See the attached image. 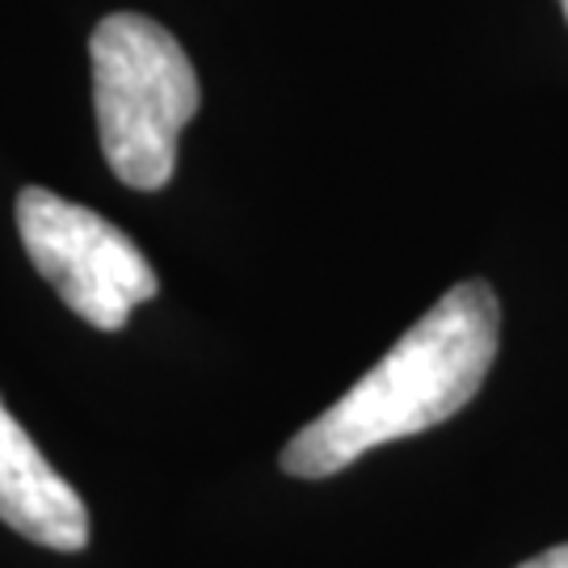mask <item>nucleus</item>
<instances>
[{
  "mask_svg": "<svg viewBox=\"0 0 568 568\" xmlns=\"http://www.w3.org/2000/svg\"><path fill=\"white\" fill-rule=\"evenodd\" d=\"M102 152L131 190H161L178 169V135L203 89L182 42L143 13H110L89 39Z\"/></svg>",
  "mask_w": 568,
  "mask_h": 568,
  "instance_id": "f03ea898",
  "label": "nucleus"
},
{
  "mask_svg": "<svg viewBox=\"0 0 568 568\" xmlns=\"http://www.w3.org/2000/svg\"><path fill=\"white\" fill-rule=\"evenodd\" d=\"M518 568H568V544L539 551V556H530L527 565H518Z\"/></svg>",
  "mask_w": 568,
  "mask_h": 568,
  "instance_id": "39448f33",
  "label": "nucleus"
},
{
  "mask_svg": "<svg viewBox=\"0 0 568 568\" xmlns=\"http://www.w3.org/2000/svg\"><path fill=\"white\" fill-rule=\"evenodd\" d=\"M18 232L34 270L93 328L114 333L161 291L156 270L126 232L42 185L18 194Z\"/></svg>",
  "mask_w": 568,
  "mask_h": 568,
  "instance_id": "7ed1b4c3",
  "label": "nucleus"
},
{
  "mask_svg": "<svg viewBox=\"0 0 568 568\" xmlns=\"http://www.w3.org/2000/svg\"><path fill=\"white\" fill-rule=\"evenodd\" d=\"M0 523L51 551L89 544V509L0 400Z\"/></svg>",
  "mask_w": 568,
  "mask_h": 568,
  "instance_id": "20e7f679",
  "label": "nucleus"
},
{
  "mask_svg": "<svg viewBox=\"0 0 568 568\" xmlns=\"http://www.w3.org/2000/svg\"><path fill=\"white\" fill-rule=\"evenodd\" d=\"M501 307L485 283L450 286L358 384L283 447V471L325 480L366 450L455 417L497 358Z\"/></svg>",
  "mask_w": 568,
  "mask_h": 568,
  "instance_id": "f257e3e1",
  "label": "nucleus"
},
{
  "mask_svg": "<svg viewBox=\"0 0 568 568\" xmlns=\"http://www.w3.org/2000/svg\"><path fill=\"white\" fill-rule=\"evenodd\" d=\"M560 9H565V18H568V0H560Z\"/></svg>",
  "mask_w": 568,
  "mask_h": 568,
  "instance_id": "423d86ee",
  "label": "nucleus"
}]
</instances>
